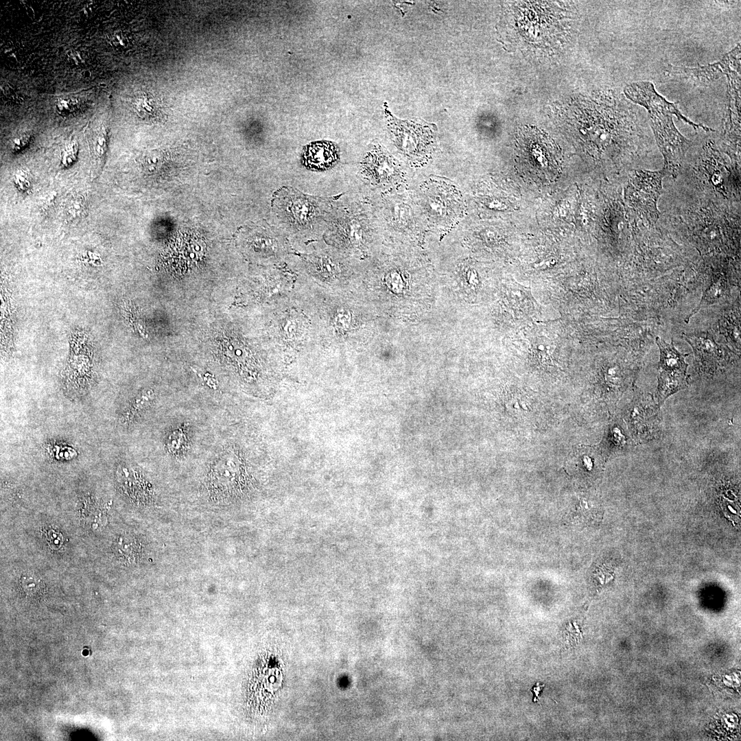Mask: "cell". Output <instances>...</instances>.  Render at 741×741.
<instances>
[{"instance_id":"ffe728a7","label":"cell","mask_w":741,"mask_h":741,"mask_svg":"<svg viewBox=\"0 0 741 741\" xmlns=\"http://www.w3.org/2000/svg\"><path fill=\"white\" fill-rule=\"evenodd\" d=\"M77 107V101L74 99L64 98L58 101L56 104V110L62 115L69 114Z\"/></svg>"},{"instance_id":"5b68a950","label":"cell","mask_w":741,"mask_h":741,"mask_svg":"<svg viewBox=\"0 0 741 741\" xmlns=\"http://www.w3.org/2000/svg\"><path fill=\"white\" fill-rule=\"evenodd\" d=\"M659 349L658 384L655 400L660 407L670 395L685 388L687 384L688 364L685 358L688 354L680 353L673 341L668 343L657 337Z\"/></svg>"},{"instance_id":"9c48e42d","label":"cell","mask_w":741,"mask_h":741,"mask_svg":"<svg viewBox=\"0 0 741 741\" xmlns=\"http://www.w3.org/2000/svg\"><path fill=\"white\" fill-rule=\"evenodd\" d=\"M659 407L650 396L639 394L633 397L628 418L633 438L645 441L655 436L659 425Z\"/></svg>"},{"instance_id":"cb8c5ba5","label":"cell","mask_w":741,"mask_h":741,"mask_svg":"<svg viewBox=\"0 0 741 741\" xmlns=\"http://www.w3.org/2000/svg\"><path fill=\"white\" fill-rule=\"evenodd\" d=\"M183 436L182 433H180L179 432L173 433V434L170 437V441L169 443V448H172L174 449H178V448L180 449V445L183 443Z\"/></svg>"},{"instance_id":"4fadbf2b","label":"cell","mask_w":741,"mask_h":741,"mask_svg":"<svg viewBox=\"0 0 741 741\" xmlns=\"http://www.w3.org/2000/svg\"><path fill=\"white\" fill-rule=\"evenodd\" d=\"M289 195L290 196L286 199L285 205L289 219L294 224H307L315 215L313 204L305 197L296 192H290Z\"/></svg>"},{"instance_id":"3957f363","label":"cell","mask_w":741,"mask_h":741,"mask_svg":"<svg viewBox=\"0 0 741 741\" xmlns=\"http://www.w3.org/2000/svg\"><path fill=\"white\" fill-rule=\"evenodd\" d=\"M515 158L518 172L535 183H550L560 174L561 150L551 137L535 127L524 126L518 131Z\"/></svg>"},{"instance_id":"7402d4cb","label":"cell","mask_w":741,"mask_h":741,"mask_svg":"<svg viewBox=\"0 0 741 741\" xmlns=\"http://www.w3.org/2000/svg\"><path fill=\"white\" fill-rule=\"evenodd\" d=\"M30 137V134H23L15 138L12 142V150L13 152H18L23 149L29 143Z\"/></svg>"},{"instance_id":"8992f818","label":"cell","mask_w":741,"mask_h":741,"mask_svg":"<svg viewBox=\"0 0 741 741\" xmlns=\"http://www.w3.org/2000/svg\"><path fill=\"white\" fill-rule=\"evenodd\" d=\"M423 209L436 224H447L459 217L462 211L460 196L456 189L445 181L430 180L421 194Z\"/></svg>"},{"instance_id":"6da1fadb","label":"cell","mask_w":741,"mask_h":741,"mask_svg":"<svg viewBox=\"0 0 741 741\" xmlns=\"http://www.w3.org/2000/svg\"><path fill=\"white\" fill-rule=\"evenodd\" d=\"M599 95L583 104L580 132L588 153L601 159L622 152L634 162L648 151L649 137L636 105L622 97Z\"/></svg>"},{"instance_id":"30bf717a","label":"cell","mask_w":741,"mask_h":741,"mask_svg":"<svg viewBox=\"0 0 741 741\" xmlns=\"http://www.w3.org/2000/svg\"><path fill=\"white\" fill-rule=\"evenodd\" d=\"M684 339L692 347L701 368L714 373L722 365V352L712 334L709 331L684 333Z\"/></svg>"},{"instance_id":"8fae6325","label":"cell","mask_w":741,"mask_h":741,"mask_svg":"<svg viewBox=\"0 0 741 741\" xmlns=\"http://www.w3.org/2000/svg\"><path fill=\"white\" fill-rule=\"evenodd\" d=\"M364 167L367 175L378 183H390L399 176V169L390 156L381 151L369 154Z\"/></svg>"},{"instance_id":"603a6c76","label":"cell","mask_w":741,"mask_h":741,"mask_svg":"<svg viewBox=\"0 0 741 741\" xmlns=\"http://www.w3.org/2000/svg\"><path fill=\"white\" fill-rule=\"evenodd\" d=\"M47 538V542L52 548H59L62 543V537L54 530L48 531Z\"/></svg>"},{"instance_id":"d6986e66","label":"cell","mask_w":741,"mask_h":741,"mask_svg":"<svg viewBox=\"0 0 741 741\" xmlns=\"http://www.w3.org/2000/svg\"><path fill=\"white\" fill-rule=\"evenodd\" d=\"M350 322L351 316L349 311L341 310L336 314L334 319V325L338 329L344 331L348 329Z\"/></svg>"},{"instance_id":"52a82bcc","label":"cell","mask_w":741,"mask_h":741,"mask_svg":"<svg viewBox=\"0 0 741 741\" xmlns=\"http://www.w3.org/2000/svg\"><path fill=\"white\" fill-rule=\"evenodd\" d=\"M390 128L397 148L410 160L421 161L430 154L435 138L432 127L392 119Z\"/></svg>"},{"instance_id":"9a60e30c","label":"cell","mask_w":741,"mask_h":741,"mask_svg":"<svg viewBox=\"0 0 741 741\" xmlns=\"http://www.w3.org/2000/svg\"><path fill=\"white\" fill-rule=\"evenodd\" d=\"M152 391H147L139 395L130 403V407L121 417L122 424H129L144 409L148 408L154 399Z\"/></svg>"},{"instance_id":"ac0fdd59","label":"cell","mask_w":741,"mask_h":741,"mask_svg":"<svg viewBox=\"0 0 741 741\" xmlns=\"http://www.w3.org/2000/svg\"><path fill=\"white\" fill-rule=\"evenodd\" d=\"M320 270L327 277H333L338 272L337 265L329 258H322L319 261Z\"/></svg>"},{"instance_id":"2e32d148","label":"cell","mask_w":741,"mask_h":741,"mask_svg":"<svg viewBox=\"0 0 741 741\" xmlns=\"http://www.w3.org/2000/svg\"><path fill=\"white\" fill-rule=\"evenodd\" d=\"M21 586L23 591L30 596L39 595L43 590L42 581L32 575H25L21 578Z\"/></svg>"},{"instance_id":"5bb4252c","label":"cell","mask_w":741,"mask_h":741,"mask_svg":"<svg viewBox=\"0 0 741 741\" xmlns=\"http://www.w3.org/2000/svg\"><path fill=\"white\" fill-rule=\"evenodd\" d=\"M573 456L571 461H574L575 465L577 466V469L580 471L590 472L596 466L600 465V455L596 449L590 447L583 448L578 449Z\"/></svg>"},{"instance_id":"44dd1931","label":"cell","mask_w":741,"mask_h":741,"mask_svg":"<svg viewBox=\"0 0 741 741\" xmlns=\"http://www.w3.org/2000/svg\"><path fill=\"white\" fill-rule=\"evenodd\" d=\"M107 140L108 136L106 129L104 127H102L95 142V151L99 156H102L106 153Z\"/></svg>"},{"instance_id":"277c9868","label":"cell","mask_w":741,"mask_h":741,"mask_svg":"<svg viewBox=\"0 0 741 741\" xmlns=\"http://www.w3.org/2000/svg\"><path fill=\"white\" fill-rule=\"evenodd\" d=\"M666 175L663 168L659 171L633 169L624 198L634 224L651 225L657 221V201L662 191V179Z\"/></svg>"},{"instance_id":"7c38bea8","label":"cell","mask_w":741,"mask_h":741,"mask_svg":"<svg viewBox=\"0 0 741 741\" xmlns=\"http://www.w3.org/2000/svg\"><path fill=\"white\" fill-rule=\"evenodd\" d=\"M337 158L334 146L328 142L315 143L307 147L304 160L307 167L313 169H325L333 165Z\"/></svg>"},{"instance_id":"ba28073f","label":"cell","mask_w":741,"mask_h":741,"mask_svg":"<svg viewBox=\"0 0 741 741\" xmlns=\"http://www.w3.org/2000/svg\"><path fill=\"white\" fill-rule=\"evenodd\" d=\"M740 45L726 54L722 58L713 64L698 67L670 66L667 72L672 76L690 80L694 83L709 84L722 75H726L732 68H740Z\"/></svg>"},{"instance_id":"7a4b0ae2","label":"cell","mask_w":741,"mask_h":741,"mask_svg":"<svg viewBox=\"0 0 741 741\" xmlns=\"http://www.w3.org/2000/svg\"><path fill=\"white\" fill-rule=\"evenodd\" d=\"M624 93L630 101L644 107L648 111L652 132L664 158L663 169L667 174L676 178L691 142L676 128L673 115L695 130H714L703 124H695L684 116L677 104L666 100L650 82H633L625 87Z\"/></svg>"},{"instance_id":"d4e9b609","label":"cell","mask_w":741,"mask_h":741,"mask_svg":"<svg viewBox=\"0 0 741 741\" xmlns=\"http://www.w3.org/2000/svg\"><path fill=\"white\" fill-rule=\"evenodd\" d=\"M543 687H544V685H541L539 683H537L536 684V685L532 687V691L533 694H534V701H537V699L539 697V692H540L541 690H542V688Z\"/></svg>"},{"instance_id":"e0dca14e","label":"cell","mask_w":741,"mask_h":741,"mask_svg":"<svg viewBox=\"0 0 741 741\" xmlns=\"http://www.w3.org/2000/svg\"><path fill=\"white\" fill-rule=\"evenodd\" d=\"M67 213L72 219L80 217L85 211V202L83 197L75 196L70 200L67 204Z\"/></svg>"}]
</instances>
